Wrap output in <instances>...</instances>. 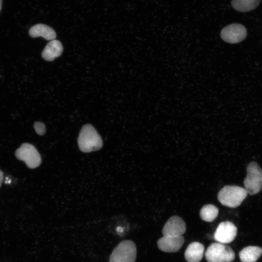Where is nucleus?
Instances as JSON below:
<instances>
[{
	"mask_svg": "<svg viewBox=\"0 0 262 262\" xmlns=\"http://www.w3.org/2000/svg\"><path fill=\"white\" fill-rule=\"evenodd\" d=\"M80 149L88 153L100 149L103 146L101 136L91 124L84 125L82 128L78 138Z\"/></svg>",
	"mask_w": 262,
	"mask_h": 262,
	"instance_id": "1",
	"label": "nucleus"
},
{
	"mask_svg": "<svg viewBox=\"0 0 262 262\" xmlns=\"http://www.w3.org/2000/svg\"><path fill=\"white\" fill-rule=\"evenodd\" d=\"M247 192L244 188L235 185H226L218 192L217 198L221 204L230 208H235L242 203Z\"/></svg>",
	"mask_w": 262,
	"mask_h": 262,
	"instance_id": "2",
	"label": "nucleus"
},
{
	"mask_svg": "<svg viewBox=\"0 0 262 262\" xmlns=\"http://www.w3.org/2000/svg\"><path fill=\"white\" fill-rule=\"evenodd\" d=\"M246 171L244 188L247 194L254 195L262 189V169L257 163L253 161L248 164Z\"/></svg>",
	"mask_w": 262,
	"mask_h": 262,
	"instance_id": "3",
	"label": "nucleus"
},
{
	"mask_svg": "<svg viewBox=\"0 0 262 262\" xmlns=\"http://www.w3.org/2000/svg\"><path fill=\"white\" fill-rule=\"evenodd\" d=\"M205 258L208 262H231L234 260L235 253L228 246L214 243L207 249Z\"/></svg>",
	"mask_w": 262,
	"mask_h": 262,
	"instance_id": "4",
	"label": "nucleus"
},
{
	"mask_svg": "<svg viewBox=\"0 0 262 262\" xmlns=\"http://www.w3.org/2000/svg\"><path fill=\"white\" fill-rule=\"evenodd\" d=\"M136 257V247L130 240L120 243L113 250L109 262H135Z\"/></svg>",
	"mask_w": 262,
	"mask_h": 262,
	"instance_id": "5",
	"label": "nucleus"
},
{
	"mask_svg": "<svg viewBox=\"0 0 262 262\" xmlns=\"http://www.w3.org/2000/svg\"><path fill=\"white\" fill-rule=\"evenodd\" d=\"M15 155L18 160L23 161L30 169L38 167L42 162L41 155L35 147L28 143H22L16 150Z\"/></svg>",
	"mask_w": 262,
	"mask_h": 262,
	"instance_id": "6",
	"label": "nucleus"
},
{
	"mask_svg": "<svg viewBox=\"0 0 262 262\" xmlns=\"http://www.w3.org/2000/svg\"><path fill=\"white\" fill-rule=\"evenodd\" d=\"M246 34V28L238 23L227 26L222 30L220 33L222 39L229 43H237L243 41Z\"/></svg>",
	"mask_w": 262,
	"mask_h": 262,
	"instance_id": "7",
	"label": "nucleus"
},
{
	"mask_svg": "<svg viewBox=\"0 0 262 262\" xmlns=\"http://www.w3.org/2000/svg\"><path fill=\"white\" fill-rule=\"evenodd\" d=\"M237 229L229 221L221 222L214 233V239L219 243L225 244L232 242L237 235Z\"/></svg>",
	"mask_w": 262,
	"mask_h": 262,
	"instance_id": "8",
	"label": "nucleus"
},
{
	"mask_svg": "<svg viewBox=\"0 0 262 262\" xmlns=\"http://www.w3.org/2000/svg\"><path fill=\"white\" fill-rule=\"evenodd\" d=\"M186 231V225L180 217L171 216L165 223L162 229L163 236H182Z\"/></svg>",
	"mask_w": 262,
	"mask_h": 262,
	"instance_id": "9",
	"label": "nucleus"
},
{
	"mask_svg": "<svg viewBox=\"0 0 262 262\" xmlns=\"http://www.w3.org/2000/svg\"><path fill=\"white\" fill-rule=\"evenodd\" d=\"M184 242L182 236H163L157 242L158 248L165 252H176L182 247Z\"/></svg>",
	"mask_w": 262,
	"mask_h": 262,
	"instance_id": "10",
	"label": "nucleus"
},
{
	"mask_svg": "<svg viewBox=\"0 0 262 262\" xmlns=\"http://www.w3.org/2000/svg\"><path fill=\"white\" fill-rule=\"evenodd\" d=\"M63 51L62 43L53 39L48 43L42 52V58L48 61H52L60 56Z\"/></svg>",
	"mask_w": 262,
	"mask_h": 262,
	"instance_id": "11",
	"label": "nucleus"
},
{
	"mask_svg": "<svg viewBox=\"0 0 262 262\" xmlns=\"http://www.w3.org/2000/svg\"><path fill=\"white\" fill-rule=\"evenodd\" d=\"M29 34L32 37L41 36L47 40L55 39L56 37V33L52 28L41 23L33 26L29 31Z\"/></svg>",
	"mask_w": 262,
	"mask_h": 262,
	"instance_id": "12",
	"label": "nucleus"
},
{
	"mask_svg": "<svg viewBox=\"0 0 262 262\" xmlns=\"http://www.w3.org/2000/svg\"><path fill=\"white\" fill-rule=\"evenodd\" d=\"M204 251V246L197 242L191 243L187 246L184 257L188 262H199L202 260Z\"/></svg>",
	"mask_w": 262,
	"mask_h": 262,
	"instance_id": "13",
	"label": "nucleus"
},
{
	"mask_svg": "<svg viewBox=\"0 0 262 262\" xmlns=\"http://www.w3.org/2000/svg\"><path fill=\"white\" fill-rule=\"evenodd\" d=\"M262 254V248L257 246H248L239 252L242 262H256Z\"/></svg>",
	"mask_w": 262,
	"mask_h": 262,
	"instance_id": "14",
	"label": "nucleus"
},
{
	"mask_svg": "<svg viewBox=\"0 0 262 262\" xmlns=\"http://www.w3.org/2000/svg\"><path fill=\"white\" fill-rule=\"evenodd\" d=\"M261 0H232L231 5L236 10L246 12L255 9L260 4Z\"/></svg>",
	"mask_w": 262,
	"mask_h": 262,
	"instance_id": "15",
	"label": "nucleus"
},
{
	"mask_svg": "<svg viewBox=\"0 0 262 262\" xmlns=\"http://www.w3.org/2000/svg\"><path fill=\"white\" fill-rule=\"evenodd\" d=\"M218 209L213 204H207L202 207L200 211V216L202 220L212 222L217 216Z\"/></svg>",
	"mask_w": 262,
	"mask_h": 262,
	"instance_id": "16",
	"label": "nucleus"
},
{
	"mask_svg": "<svg viewBox=\"0 0 262 262\" xmlns=\"http://www.w3.org/2000/svg\"><path fill=\"white\" fill-rule=\"evenodd\" d=\"M34 128L36 133L39 135H43L46 131L45 125L41 122H35L34 123Z\"/></svg>",
	"mask_w": 262,
	"mask_h": 262,
	"instance_id": "17",
	"label": "nucleus"
},
{
	"mask_svg": "<svg viewBox=\"0 0 262 262\" xmlns=\"http://www.w3.org/2000/svg\"><path fill=\"white\" fill-rule=\"evenodd\" d=\"M3 180V173L0 170V187L1 186Z\"/></svg>",
	"mask_w": 262,
	"mask_h": 262,
	"instance_id": "18",
	"label": "nucleus"
},
{
	"mask_svg": "<svg viewBox=\"0 0 262 262\" xmlns=\"http://www.w3.org/2000/svg\"><path fill=\"white\" fill-rule=\"evenodd\" d=\"M2 0H0V12L1 9Z\"/></svg>",
	"mask_w": 262,
	"mask_h": 262,
	"instance_id": "19",
	"label": "nucleus"
}]
</instances>
